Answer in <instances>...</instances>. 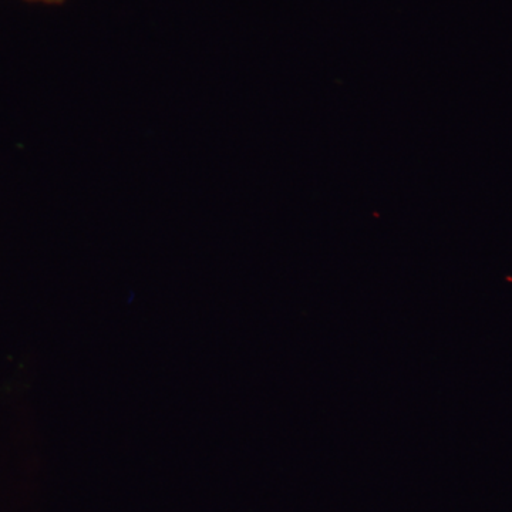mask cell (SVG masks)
I'll list each match as a JSON object with an SVG mask.
<instances>
[{"mask_svg": "<svg viewBox=\"0 0 512 512\" xmlns=\"http://www.w3.org/2000/svg\"><path fill=\"white\" fill-rule=\"evenodd\" d=\"M33 2L60 3V2H63V0H33Z\"/></svg>", "mask_w": 512, "mask_h": 512, "instance_id": "obj_1", "label": "cell"}]
</instances>
